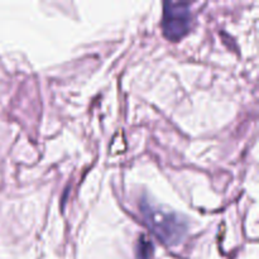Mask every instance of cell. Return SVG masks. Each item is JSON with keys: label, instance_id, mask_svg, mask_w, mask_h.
<instances>
[{"label": "cell", "instance_id": "1", "mask_svg": "<svg viewBox=\"0 0 259 259\" xmlns=\"http://www.w3.org/2000/svg\"><path fill=\"white\" fill-rule=\"evenodd\" d=\"M146 224L164 244L176 245L186 235L187 224L180 215L153 206L148 201L141 204Z\"/></svg>", "mask_w": 259, "mask_h": 259}, {"label": "cell", "instance_id": "2", "mask_svg": "<svg viewBox=\"0 0 259 259\" xmlns=\"http://www.w3.org/2000/svg\"><path fill=\"white\" fill-rule=\"evenodd\" d=\"M192 17L190 5L182 2H166L163 5L162 28L168 39L179 40L189 33Z\"/></svg>", "mask_w": 259, "mask_h": 259}, {"label": "cell", "instance_id": "3", "mask_svg": "<svg viewBox=\"0 0 259 259\" xmlns=\"http://www.w3.org/2000/svg\"><path fill=\"white\" fill-rule=\"evenodd\" d=\"M153 244H152L151 240L147 239L144 235H141L136 247L137 259H152L153 258Z\"/></svg>", "mask_w": 259, "mask_h": 259}]
</instances>
